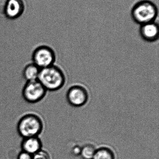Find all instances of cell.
I'll return each instance as SVG.
<instances>
[{"instance_id":"obj_3","label":"cell","mask_w":159,"mask_h":159,"mask_svg":"<svg viewBox=\"0 0 159 159\" xmlns=\"http://www.w3.org/2000/svg\"><path fill=\"white\" fill-rule=\"evenodd\" d=\"M44 123L40 116L29 113L22 116L17 124L19 135L23 138L38 137L43 131Z\"/></svg>"},{"instance_id":"obj_7","label":"cell","mask_w":159,"mask_h":159,"mask_svg":"<svg viewBox=\"0 0 159 159\" xmlns=\"http://www.w3.org/2000/svg\"><path fill=\"white\" fill-rule=\"evenodd\" d=\"M24 8V0H7L4 7V13L8 18L15 19L22 15Z\"/></svg>"},{"instance_id":"obj_15","label":"cell","mask_w":159,"mask_h":159,"mask_svg":"<svg viewBox=\"0 0 159 159\" xmlns=\"http://www.w3.org/2000/svg\"><path fill=\"white\" fill-rule=\"evenodd\" d=\"M81 148L79 146H75L73 148L72 152L75 156L80 155L81 153Z\"/></svg>"},{"instance_id":"obj_14","label":"cell","mask_w":159,"mask_h":159,"mask_svg":"<svg viewBox=\"0 0 159 159\" xmlns=\"http://www.w3.org/2000/svg\"><path fill=\"white\" fill-rule=\"evenodd\" d=\"M17 159H32V155L21 151L18 155Z\"/></svg>"},{"instance_id":"obj_11","label":"cell","mask_w":159,"mask_h":159,"mask_svg":"<svg viewBox=\"0 0 159 159\" xmlns=\"http://www.w3.org/2000/svg\"><path fill=\"white\" fill-rule=\"evenodd\" d=\"M92 159H115V157L111 149L101 148L96 150Z\"/></svg>"},{"instance_id":"obj_4","label":"cell","mask_w":159,"mask_h":159,"mask_svg":"<svg viewBox=\"0 0 159 159\" xmlns=\"http://www.w3.org/2000/svg\"><path fill=\"white\" fill-rule=\"evenodd\" d=\"M32 63L40 69L54 65L56 54L51 48L41 45L35 48L32 54Z\"/></svg>"},{"instance_id":"obj_10","label":"cell","mask_w":159,"mask_h":159,"mask_svg":"<svg viewBox=\"0 0 159 159\" xmlns=\"http://www.w3.org/2000/svg\"><path fill=\"white\" fill-rule=\"evenodd\" d=\"M41 69L33 63L27 64L23 69L22 76L27 81L37 80Z\"/></svg>"},{"instance_id":"obj_1","label":"cell","mask_w":159,"mask_h":159,"mask_svg":"<svg viewBox=\"0 0 159 159\" xmlns=\"http://www.w3.org/2000/svg\"><path fill=\"white\" fill-rule=\"evenodd\" d=\"M158 9L150 0H141L136 2L131 10V16L134 22L140 25L155 21Z\"/></svg>"},{"instance_id":"obj_8","label":"cell","mask_w":159,"mask_h":159,"mask_svg":"<svg viewBox=\"0 0 159 159\" xmlns=\"http://www.w3.org/2000/svg\"><path fill=\"white\" fill-rule=\"evenodd\" d=\"M139 34L144 41L154 42L158 39L159 28L156 21L149 22L140 25Z\"/></svg>"},{"instance_id":"obj_9","label":"cell","mask_w":159,"mask_h":159,"mask_svg":"<svg viewBox=\"0 0 159 159\" xmlns=\"http://www.w3.org/2000/svg\"><path fill=\"white\" fill-rule=\"evenodd\" d=\"M42 147V142L38 137L23 138L21 143L22 151L32 156L41 150Z\"/></svg>"},{"instance_id":"obj_2","label":"cell","mask_w":159,"mask_h":159,"mask_svg":"<svg viewBox=\"0 0 159 159\" xmlns=\"http://www.w3.org/2000/svg\"><path fill=\"white\" fill-rule=\"evenodd\" d=\"M37 80L47 91H56L63 87L65 77L61 69L53 65L41 69Z\"/></svg>"},{"instance_id":"obj_12","label":"cell","mask_w":159,"mask_h":159,"mask_svg":"<svg viewBox=\"0 0 159 159\" xmlns=\"http://www.w3.org/2000/svg\"><path fill=\"white\" fill-rule=\"evenodd\" d=\"M96 149L93 145H86L81 148L80 155L84 159H92Z\"/></svg>"},{"instance_id":"obj_13","label":"cell","mask_w":159,"mask_h":159,"mask_svg":"<svg viewBox=\"0 0 159 159\" xmlns=\"http://www.w3.org/2000/svg\"><path fill=\"white\" fill-rule=\"evenodd\" d=\"M32 159H51L47 151L41 149L32 156Z\"/></svg>"},{"instance_id":"obj_5","label":"cell","mask_w":159,"mask_h":159,"mask_svg":"<svg viewBox=\"0 0 159 159\" xmlns=\"http://www.w3.org/2000/svg\"><path fill=\"white\" fill-rule=\"evenodd\" d=\"M47 91L38 80L27 81L22 90V96L25 102L34 104L42 101Z\"/></svg>"},{"instance_id":"obj_6","label":"cell","mask_w":159,"mask_h":159,"mask_svg":"<svg viewBox=\"0 0 159 159\" xmlns=\"http://www.w3.org/2000/svg\"><path fill=\"white\" fill-rule=\"evenodd\" d=\"M87 91L80 85L72 86L67 91L66 98L68 103L74 107H80L86 104L88 100Z\"/></svg>"}]
</instances>
